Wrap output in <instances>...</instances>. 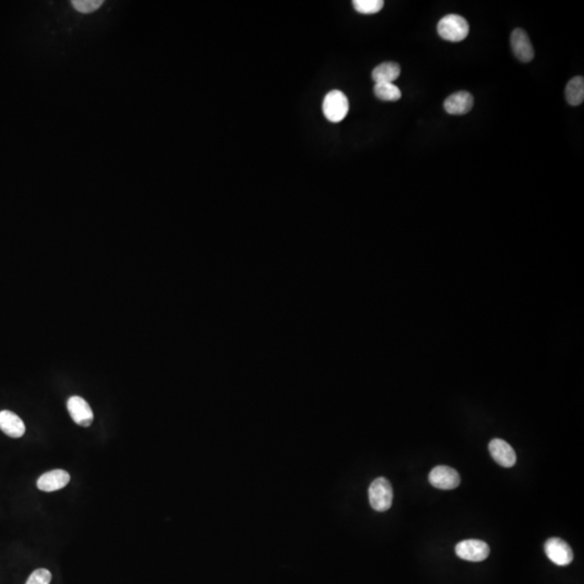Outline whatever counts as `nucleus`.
<instances>
[{
	"label": "nucleus",
	"instance_id": "f257e3e1",
	"mask_svg": "<svg viewBox=\"0 0 584 584\" xmlns=\"http://www.w3.org/2000/svg\"><path fill=\"white\" fill-rule=\"evenodd\" d=\"M437 33L445 41L459 43L469 35V23L461 15L448 14L439 21Z\"/></svg>",
	"mask_w": 584,
	"mask_h": 584
},
{
	"label": "nucleus",
	"instance_id": "f03ea898",
	"mask_svg": "<svg viewBox=\"0 0 584 584\" xmlns=\"http://www.w3.org/2000/svg\"><path fill=\"white\" fill-rule=\"evenodd\" d=\"M349 100L342 91L332 90L323 99V112L331 123H340L349 113Z\"/></svg>",
	"mask_w": 584,
	"mask_h": 584
},
{
	"label": "nucleus",
	"instance_id": "7ed1b4c3",
	"mask_svg": "<svg viewBox=\"0 0 584 584\" xmlns=\"http://www.w3.org/2000/svg\"><path fill=\"white\" fill-rule=\"evenodd\" d=\"M369 502L372 509L378 512L390 510L393 502V488L391 483L384 477H379L369 487Z\"/></svg>",
	"mask_w": 584,
	"mask_h": 584
},
{
	"label": "nucleus",
	"instance_id": "20e7f679",
	"mask_svg": "<svg viewBox=\"0 0 584 584\" xmlns=\"http://www.w3.org/2000/svg\"><path fill=\"white\" fill-rule=\"evenodd\" d=\"M489 553L488 544L481 540H464L456 547V556L467 562H483L489 556Z\"/></svg>",
	"mask_w": 584,
	"mask_h": 584
},
{
	"label": "nucleus",
	"instance_id": "39448f33",
	"mask_svg": "<svg viewBox=\"0 0 584 584\" xmlns=\"http://www.w3.org/2000/svg\"><path fill=\"white\" fill-rule=\"evenodd\" d=\"M544 551L550 561L558 566H567L574 559V553L570 544L559 538L547 540L544 544Z\"/></svg>",
	"mask_w": 584,
	"mask_h": 584
},
{
	"label": "nucleus",
	"instance_id": "423d86ee",
	"mask_svg": "<svg viewBox=\"0 0 584 584\" xmlns=\"http://www.w3.org/2000/svg\"><path fill=\"white\" fill-rule=\"evenodd\" d=\"M430 484L435 488L452 490L459 486L460 475L456 470L446 465L434 467L429 475Z\"/></svg>",
	"mask_w": 584,
	"mask_h": 584
},
{
	"label": "nucleus",
	"instance_id": "0eeeda50",
	"mask_svg": "<svg viewBox=\"0 0 584 584\" xmlns=\"http://www.w3.org/2000/svg\"><path fill=\"white\" fill-rule=\"evenodd\" d=\"M511 47L515 57L521 62L528 63L534 59V46L526 32L522 28L513 30L511 35Z\"/></svg>",
	"mask_w": 584,
	"mask_h": 584
},
{
	"label": "nucleus",
	"instance_id": "6e6552de",
	"mask_svg": "<svg viewBox=\"0 0 584 584\" xmlns=\"http://www.w3.org/2000/svg\"><path fill=\"white\" fill-rule=\"evenodd\" d=\"M489 452L494 461L503 467H514L516 463V454L511 445L503 439H494L489 443Z\"/></svg>",
	"mask_w": 584,
	"mask_h": 584
},
{
	"label": "nucleus",
	"instance_id": "1a4fd4ad",
	"mask_svg": "<svg viewBox=\"0 0 584 584\" xmlns=\"http://www.w3.org/2000/svg\"><path fill=\"white\" fill-rule=\"evenodd\" d=\"M68 409L72 419L81 426H90L93 422V412L88 403L79 396H72L68 401Z\"/></svg>",
	"mask_w": 584,
	"mask_h": 584
},
{
	"label": "nucleus",
	"instance_id": "9d476101",
	"mask_svg": "<svg viewBox=\"0 0 584 584\" xmlns=\"http://www.w3.org/2000/svg\"><path fill=\"white\" fill-rule=\"evenodd\" d=\"M474 105V98L467 91H458L445 101L444 108L450 115H465Z\"/></svg>",
	"mask_w": 584,
	"mask_h": 584
},
{
	"label": "nucleus",
	"instance_id": "9b49d317",
	"mask_svg": "<svg viewBox=\"0 0 584 584\" xmlns=\"http://www.w3.org/2000/svg\"><path fill=\"white\" fill-rule=\"evenodd\" d=\"M70 476L66 470H52L41 475L37 481L38 489L41 492H52L64 488L70 483Z\"/></svg>",
	"mask_w": 584,
	"mask_h": 584
},
{
	"label": "nucleus",
	"instance_id": "f8f14e48",
	"mask_svg": "<svg viewBox=\"0 0 584 584\" xmlns=\"http://www.w3.org/2000/svg\"><path fill=\"white\" fill-rule=\"evenodd\" d=\"M0 430L12 439H20L26 434V424L18 414L9 410L0 412Z\"/></svg>",
	"mask_w": 584,
	"mask_h": 584
},
{
	"label": "nucleus",
	"instance_id": "ddd939ff",
	"mask_svg": "<svg viewBox=\"0 0 584 584\" xmlns=\"http://www.w3.org/2000/svg\"><path fill=\"white\" fill-rule=\"evenodd\" d=\"M401 75V68L397 63L385 62L372 70V79L378 83H390L396 81Z\"/></svg>",
	"mask_w": 584,
	"mask_h": 584
},
{
	"label": "nucleus",
	"instance_id": "4468645a",
	"mask_svg": "<svg viewBox=\"0 0 584 584\" xmlns=\"http://www.w3.org/2000/svg\"><path fill=\"white\" fill-rule=\"evenodd\" d=\"M567 102L572 106H578L583 103L584 100V79L582 76L572 78L568 83L565 91Z\"/></svg>",
	"mask_w": 584,
	"mask_h": 584
},
{
	"label": "nucleus",
	"instance_id": "2eb2a0df",
	"mask_svg": "<svg viewBox=\"0 0 584 584\" xmlns=\"http://www.w3.org/2000/svg\"><path fill=\"white\" fill-rule=\"evenodd\" d=\"M374 94L382 101H399L401 98V89L394 83H378L374 85Z\"/></svg>",
	"mask_w": 584,
	"mask_h": 584
},
{
	"label": "nucleus",
	"instance_id": "dca6fc26",
	"mask_svg": "<svg viewBox=\"0 0 584 584\" xmlns=\"http://www.w3.org/2000/svg\"><path fill=\"white\" fill-rule=\"evenodd\" d=\"M354 8L361 14H374L382 10L383 0H354Z\"/></svg>",
	"mask_w": 584,
	"mask_h": 584
},
{
	"label": "nucleus",
	"instance_id": "f3484780",
	"mask_svg": "<svg viewBox=\"0 0 584 584\" xmlns=\"http://www.w3.org/2000/svg\"><path fill=\"white\" fill-rule=\"evenodd\" d=\"M102 5H103L102 0H73L72 1L74 9L85 14L94 12Z\"/></svg>",
	"mask_w": 584,
	"mask_h": 584
},
{
	"label": "nucleus",
	"instance_id": "a211bd4d",
	"mask_svg": "<svg viewBox=\"0 0 584 584\" xmlns=\"http://www.w3.org/2000/svg\"><path fill=\"white\" fill-rule=\"evenodd\" d=\"M51 579H52L51 572L48 570L41 568V570H36L33 574H30L26 584H50Z\"/></svg>",
	"mask_w": 584,
	"mask_h": 584
}]
</instances>
